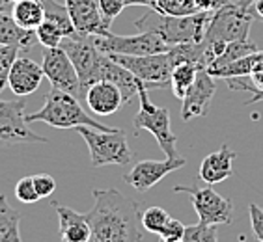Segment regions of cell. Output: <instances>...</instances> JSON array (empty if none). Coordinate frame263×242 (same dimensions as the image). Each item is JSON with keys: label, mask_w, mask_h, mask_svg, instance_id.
<instances>
[{"label": "cell", "mask_w": 263, "mask_h": 242, "mask_svg": "<svg viewBox=\"0 0 263 242\" xmlns=\"http://www.w3.org/2000/svg\"><path fill=\"white\" fill-rule=\"evenodd\" d=\"M170 214H168V211H164L162 207H147L146 211L142 212V227L146 229L147 233H157V235H161L162 229L166 227V224L170 222Z\"/></svg>", "instance_id": "obj_27"}, {"label": "cell", "mask_w": 263, "mask_h": 242, "mask_svg": "<svg viewBox=\"0 0 263 242\" xmlns=\"http://www.w3.org/2000/svg\"><path fill=\"white\" fill-rule=\"evenodd\" d=\"M101 80L114 82L123 93V105H129L133 103V99L138 97V90L142 86H146L140 78L133 75L127 67L120 66L118 62H114L108 54H105L101 64Z\"/></svg>", "instance_id": "obj_18"}, {"label": "cell", "mask_w": 263, "mask_h": 242, "mask_svg": "<svg viewBox=\"0 0 263 242\" xmlns=\"http://www.w3.org/2000/svg\"><path fill=\"white\" fill-rule=\"evenodd\" d=\"M51 205L56 209L58 222H60V240L62 242H88L90 240V224H88L84 214H79L77 211L64 205H58L56 201H51Z\"/></svg>", "instance_id": "obj_20"}, {"label": "cell", "mask_w": 263, "mask_h": 242, "mask_svg": "<svg viewBox=\"0 0 263 242\" xmlns=\"http://www.w3.org/2000/svg\"><path fill=\"white\" fill-rule=\"evenodd\" d=\"M183 166H185V158L181 155L166 156L164 160H142L137 166H133L131 172L123 175V181L127 185H131L135 190L147 192L159 181H162V177H166L172 172H177Z\"/></svg>", "instance_id": "obj_13"}, {"label": "cell", "mask_w": 263, "mask_h": 242, "mask_svg": "<svg viewBox=\"0 0 263 242\" xmlns=\"http://www.w3.org/2000/svg\"><path fill=\"white\" fill-rule=\"evenodd\" d=\"M43 73L52 84V88H58L62 91H67L71 95L81 97V80L79 73L67 52L62 47L47 49L43 54Z\"/></svg>", "instance_id": "obj_12"}, {"label": "cell", "mask_w": 263, "mask_h": 242, "mask_svg": "<svg viewBox=\"0 0 263 242\" xmlns=\"http://www.w3.org/2000/svg\"><path fill=\"white\" fill-rule=\"evenodd\" d=\"M84 101L97 116H112L123 105V93L114 82L99 80L86 90Z\"/></svg>", "instance_id": "obj_17"}, {"label": "cell", "mask_w": 263, "mask_h": 242, "mask_svg": "<svg viewBox=\"0 0 263 242\" xmlns=\"http://www.w3.org/2000/svg\"><path fill=\"white\" fill-rule=\"evenodd\" d=\"M11 15L23 28L35 30L45 21V10L41 0H17L11 8Z\"/></svg>", "instance_id": "obj_22"}, {"label": "cell", "mask_w": 263, "mask_h": 242, "mask_svg": "<svg viewBox=\"0 0 263 242\" xmlns=\"http://www.w3.org/2000/svg\"><path fill=\"white\" fill-rule=\"evenodd\" d=\"M15 196L23 203H35L40 199V194L35 190L34 179L32 177H23L15 185Z\"/></svg>", "instance_id": "obj_33"}, {"label": "cell", "mask_w": 263, "mask_h": 242, "mask_svg": "<svg viewBox=\"0 0 263 242\" xmlns=\"http://www.w3.org/2000/svg\"><path fill=\"white\" fill-rule=\"evenodd\" d=\"M93 199L91 211L84 214L91 231L88 242H142V212L137 201L116 188H97Z\"/></svg>", "instance_id": "obj_1"}, {"label": "cell", "mask_w": 263, "mask_h": 242, "mask_svg": "<svg viewBox=\"0 0 263 242\" xmlns=\"http://www.w3.org/2000/svg\"><path fill=\"white\" fill-rule=\"evenodd\" d=\"M26 119V101L19 97L15 101L0 99V147L15 144H47V138L30 129Z\"/></svg>", "instance_id": "obj_7"}, {"label": "cell", "mask_w": 263, "mask_h": 242, "mask_svg": "<svg viewBox=\"0 0 263 242\" xmlns=\"http://www.w3.org/2000/svg\"><path fill=\"white\" fill-rule=\"evenodd\" d=\"M21 216L8 203V197L0 194V242H21Z\"/></svg>", "instance_id": "obj_23"}, {"label": "cell", "mask_w": 263, "mask_h": 242, "mask_svg": "<svg viewBox=\"0 0 263 242\" xmlns=\"http://www.w3.org/2000/svg\"><path fill=\"white\" fill-rule=\"evenodd\" d=\"M43 76L45 73L40 64H35L30 58H17L11 66L8 86L13 91V95L28 97L40 88Z\"/></svg>", "instance_id": "obj_16"}, {"label": "cell", "mask_w": 263, "mask_h": 242, "mask_svg": "<svg viewBox=\"0 0 263 242\" xmlns=\"http://www.w3.org/2000/svg\"><path fill=\"white\" fill-rule=\"evenodd\" d=\"M159 242H183V238H176V237H161Z\"/></svg>", "instance_id": "obj_42"}, {"label": "cell", "mask_w": 263, "mask_h": 242, "mask_svg": "<svg viewBox=\"0 0 263 242\" xmlns=\"http://www.w3.org/2000/svg\"><path fill=\"white\" fill-rule=\"evenodd\" d=\"M96 4L103 17V23H105L108 28H110V25L114 23V19L123 11V8H127L125 0H96Z\"/></svg>", "instance_id": "obj_32"}, {"label": "cell", "mask_w": 263, "mask_h": 242, "mask_svg": "<svg viewBox=\"0 0 263 242\" xmlns=\"http://www.w3.org/2000/svg\"><path fill=\"white\" fill-rule=\"evenodd\" d=\"M96 45L99 51L108 56H147L166 52L170 49L166 41L153 32H140L137 35H96Z\"/></svg>", "instance_id": "obj_10"}, {"label": "cell", "mask_w": 263, "mask_h": 242, "mask_svg": "<svg viewBox=\"0 0 263 242\" xmlns=\"http://www.w3.org/2000/svg\"><path fill=\"white\" fill-rule=\"evenodd\" d=\"M174 192L189 194L193 207L198 214V220L203 224H215V226H226L233 218V205L228 197H222L211 185L203 188L194 187H174Z\"/></svg>", "instance_id": "obj_11"}, {"label": "cell", "mask_w": 263, "mask_h": 242, "mask_svg": "<svg viewBox=\"0 0 263 242\" xmlns=\"http://www.w3.org/2000/svg\"><path fill=\"white\" fill-rule=\"evenodd\" d=\"M138 101H140V108H138L137 116L133 119V127L140 131L152 132L155 140H157L161 151L166 156H177V136L172 131V123H170V110L164 106L153 105L147 99V88L142 86L138 90Z\"/></svg>", "instance_id": "obj_6"}, {"label": "cell", "mask_w": 263, "mask_h": 242, "mask_svg": "<svg viewBox=\"0 0 263 242\" xmlns=\"http://www.w3.org/2000/svg\"><path fill=\"white\" fill-rule=\"evenodd\" d=\"M248 212H250V226H252L254 237L258 238L259 242H263V209L250 203L248 205Z\"/></svg>", "instance_id": "obj_35"}, {"label": "cell", "mask_w": 263, "mask_h": 242, "mask_svg": "<svg viewBox=\"0 0 263 242\" xmlns=\"http://www.w3.org/2000/svg\"><path fill=\"white\" fill-rule=\"evenodd\" d=\"M75 131L84 138L90 151V162L93 168L103 166H125L133 160L135 153L127 144L125 132L116 131H97L91 127L81 125L75 127Z\"/></svg>", "instance_id": "obj_4"}, {"label": "cell", "mask_w": 263, "mask_h": 242, "mask_svg": "<svg viewBox=\"0 0 263 242\" xmlns=\"http://www.w3.org/2000/svg\"><path fill=\"white\" fill-rule=\"evenodd\" d=\"M254 2H256V0H239L237 6L239 8H243V10H250V8L254 6Z\"/></svg>", "instance_id": "obj_40"}, {"label": "cell", "mask_w": 263, "mask_h": 242, "mask_svg": "<svg viewBox=\"0 0 263 242\" xmlns=\"http://www.w3.org/2000/svg\"><path fill=\"white\" fill-rule=\"evenodd\" d=\"M35 185V190L40 194V197H49L52 196V192L56 190V179L49 173H37V175H32Z\"/></svg>", "instance_id": "obj_34"}, {"label": "cell", "mask_w": 263, "mask_h": 242, "mask_svg": "<svg viewBox=\"0 0 263 242\" xmlns=\"http://www.w3.org/2000/svg\"><path fill=\"white\" fill-rule=\"evenodd\" d=\"M35 43H40L35 30L23 28L11 13L0 11V45H11L21 51H28Z\"/></svg>", "instance_id": "obj_21"}, {"label": "cell", "mask_w": 263, "mask_h": 242, "mask_svg": "<svg viewBox=\"0 0 263 242\" xmlns=\"http://www.w3.org/2000/svg\"><path fill=\"white\" fill-rule=\"evenodd\" d=\"M250 11L254 13V17H259L263 21V0H256L254 6L250 8Z\"/></svg>", "instance_id": "obj_38"}, {"label": "cell", "mask_w": 263, "mask_h": 242, "mask_svg": "<svg viewBox=\"0 0 263 242\" xmlns=\"http://www.w3.org/2000/svg\"><path fill=\"white\" fill-rule=\"evenodd\" d=\"M254 13L243 10L237 4H226L213 11L203 41H248V32L252 26Z\"/></svg>", "instance_id": "obj_8"}, {"label": "cell", "mask_w": 263, "mask_h": 242, "mask_svg": "<svg viewBox=\"0 0 263 242\" xmlns=\"http://www.w3.org/2000/svg\"><path fill=\"white\" fill-rule=\"evenodd\" d=\"M215 91H217L215 76L205 67L198 69L196 80L187 91V95L181 99V119L189 121L193 117L208 116Z\"/></svg>", "instance_id": "obj_14"}, {"label": "cell", "mask_w": 263, "mask_h": 242, "mask_svg": "<svg viewBox=\"0 0 263 242\" xmlns=\"http://www.w3.org/2000/svg\"><path fill=\"white\" fill-rule=\"evenodd\" d=\"M19 51L21 49H17V47L0 45V93L8 86L11 66H13V62L19 58Z\"/></svg>", "instance_id": "obj_31"}, {"label": "cell", "mask_w": 263, "mask_h": 242, "mask_svg": "<svg viewBox=\"0 0 263 242\" xmlns=\"http://www.w3.org/2000/svg\"><path fill=\"white\" fill-rule=\"evenodd\" d=\"M41 4H43V10H45V19L52 21L54 25H58L64 37L77 34L75 26L71 23L66 2H60V0H41Z\"/></svg>", "instance_id": "obj_24"}, {"label": "cell", "mask_w": 263, "mask_h": 242, "mask_svg": "<svg viewBox=\"0 0 263 242\" xmlns=\"http://www.w3.org/2000/svg\"><path fill=\"white\" fill-rule=\"evenodd\" d=\"M196 73L198 67L193 64H179V66L174 67L172 76H170V88H172V93L177 99H183L187 95V91L191 90V86L196 80Z\"/></svg>", "instance_id": "obj_25"}, {"label": "cell", "mask_w": 263, "mask_h": 242, "mask_svg": "<svg viewBox=\"0 0 263 242\" xmlns=\"http://www.w3.org/2000/svg\"><path fill=\"white\" fill-rule=\"evenodd\" d=\"M26 119H28V123L43 121L54 129H75V127L86 125L91 129H97V131H116L114 127L103 125L91 116H88V112L79 103V97L58 90V88H52L47 93L43 108L32 112V114H26Z\"/></svg>", "instance_id": "obj_3"}, {"label": "cell", "mask_w": 263, "mask_h": 242, "mask_svg": "<svg viewBox=\"0 0 263 242\" xmlns=\"http://www.w3.org/2000/svg\"><path fill=\"white\" fill-rule=\"evenodd\" d=\"M211 15L213 11H198L193 15L176 17L149 8L140 19H137L135 26L140 32H153V34L161 35L168 45L202 43L205 32H208Z\"/></svg>", "instance_id": "obj_2"}, {"label": "cell", "mask_w": 263, "mask_h": 242, "mask_svg": "<svg viewBox=\"0 0 263 242\" xmlns=\"http://www.w3.org/2000/svg\"><path fill=\"white\" fill-rule=\"evenodd\" d=\"M11 8H13V2H11V0H0V11L11 13Z\"/></svg>", "instance_id": "obj_39"}, {"label": "cell", "mask_w": 263, "mask_h": 242, "mask_svg": "<svg viewBox=\"0 0 263 242\" xmlns=\"http://www.w3.org/2000/svg\"><path fill=\"white\" fill-rule=\"evenodd\" d=\"M155 10L166 15H176V17H185L198 13V4L196 0H157Z\"/></svg>", "instance_id": "obj_28"}, {"label": "cell", "mask_w": 263, "mask_h": 242, "mask_svg": "<svg viewBox=\"0 0 263 242\" xmlns=\"http://www.w3.org/2000/svg\"><path fill=\"white\" fill-rule=\"evenodd\" d=\"M11 2H13V4H15V2H17V0H11Z\"/></svg>", "instance_id": "obj_43"}, {"label": "cell", "mask_w": 263, "mask_h": 242, "mask_svg": "<svg viewBox=\"0 0 263 242\" xmlns=\"http://www.w3.org/2000/svg\"><path fill=\"white\" fill-rule=\"evenodd\" d=\"M60 47L67 52L71 58L79 80H81V97L84 99L86 90L101 80V64L105 58V52H101L96 45V35H82L73 34L64 37Z\"/></svg>", "instance_id": "obj_5"}, {"label": "cell", "mask_w": 263, "mask_h": 242, "mask_svg": "<svg viewBox=\"0 0 263 242\" xmlns=\"http://www.w3.org/2000/svg\"><path fill=\"white\" fill-rule=\"evenodd\" d=\"M217 231H218V226H215V224L198 222L194 226L185 227L183 242H218Z\"/></svg>", "instance_id": "obj_29"}, {"label": "cell", "mask_w": 263, "mask_h": 242, "mask_svg": "<svg viewBox=\"0 0 263 242\" xmlns=\"http://www.w3.org/2000/svg\"><path fill=\"white\" fill-rule=\"evenodd\" d=\"M211 2H213V10H218V8L230 4V0H211Z\"/></svg>", "instance_id": "obj_41"}, {"label": "cell", "mask_w": 263, "mask_h": 242, "mask_svg": "<svg viewBox=\"0 0 263 242\" xmlns=\"http://www.w3.org/2000/svg\"><path fill=\"white\" fill-rule=\"evenodd\" d=\"M235 156H237V153L232 151L226 144L218 151L209 153L200 164V179L211 187L226 181L233 173V158Z\"/></svg>", "instance_id": "obj_19"}, {"label": "cell", "mask_w": 263, "mask_h": 242, "mask_svg": "<svg viewBox=\"0 0 263 242\" xmlns=\"http://www.w3.org/2000/svg\"><path fill=\"white\" fill-rule=\"evenodd\" d=\"M35 35H37V41L41 45L47 47V49H54V47H60L62 39H64V34L58 28V25H54L52 21L45 19L37 28H35Z\"/></svg>", "instance_id": "obj_30"}, {"label": "cell", "mask_w": 263, "mask_h": 242, "mask_svg": "<svg viewBox=\"0 0 263 242\" xmlns=\"http://www.w3.org/2000/svg\"><path fill=\"white\" fill-rule=\"evenodd\" d=\"M69 11L71 23L77 34L82 35H106L110 28L103 23L96 0H64Z\"/></svg>", "instance_id": "obj_15"}, {"label": "cell", "mask_w": 263, "mask_h": 242, "mask_svg": "<svg viewBox=\"0 0 263 242\" xmlns=\"http://www.w3.org/2000/svg\"><path fill=\"white\" fill-rule=\"evenodd\" d=\"M155 4L157 0H125V6H146L152 10H155Z\"/></svg>", "instance_id": "obj_37"}, {"label": "cell", "mask_w": 263, "mask_h": 242, "mask_svg": "<svg viewBox=\"0 0 263 242\" xmlns=\"http://www.w3.org/2000/svg\"><path fill=\"white\" fill-rule=\"evenodd\" d=\"M185 227L179 220L176 218H170V222L166 224V227L162 229L161 237H176V238H183V233H185Z\"/></svg>", "instance_id": "obj_36"}, {"label": "cell", "mask_w": 263, "mask_h": 242, "mask_svg": "<svg viewBox=\"0 0 263 242\" xmlns=\"http://www.w3.org/2000/svg\"><path fill=\"white\" fill-rule=\"evenodd\" d=\"M110 58L114 62H118L120 66L127 67L137 78H140L146 84L147 90L170 86V76H172V71L176 66H174L168 51L159 52V54H147V56L112 54Z\"/></svg>", "instance_id": "obj_9"}, {"label": "cell", "mask_w": 263, "mask_h": 242, "mask_svg": "<svg viewBox=\"0 0 263 242\" xmlns=\"http://www.w3.org/2000/svg\"><path fill=\"white\" fill-rule=\"evenodd\" d=\"M254 52H258V49H256V45H254L252 41H230V43H226L224 52L208 67V71L228 66L232 62L239 60V58H245L248 54H254Z\"/></svg>", "instance_id": "obj_26"}]
</instances>
